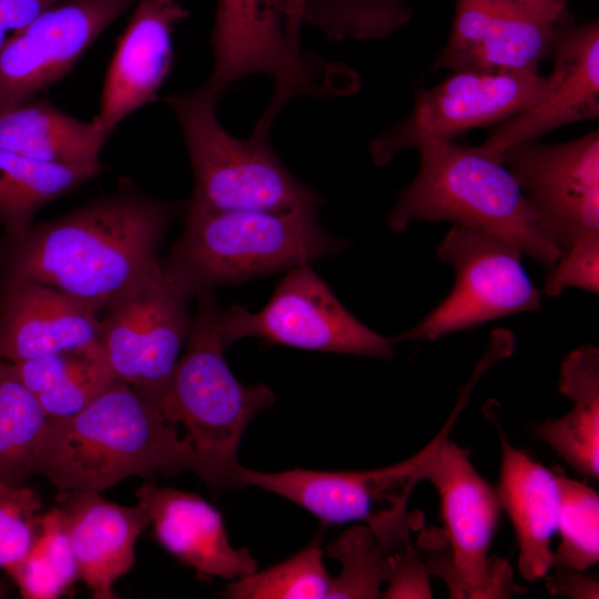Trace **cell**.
Here are the masks:
<instances>
[{"mask_svg":"<svg viewBox=\"0 0 599 599\" xmlns=\"http://www.w3.org/2000/svg\"><path fill=\"white\" fill-rule=\"evenodd\" d=\"M186 203L126 186L0 240V275L52 287L95 314L163 273L160 244Z\"/></svg>","mask_w":599,"mask_h":599,"instance_id":"6da1fadb","label":"cell"},{"mask_svg":"<svg viewBox=\"0 0 599 599\" xmlns=\"http://www.w3.org/2000/svg\"><path fill=\"white\" fill-rule=\"evenodd\" d=\"M193 469L190 448L143 390L114 380L78 414L48 419L37 475L59 491L101 493L131 477Z\"/></svg>","mask_w":599,"mask_h":599,"instance_id":"7a4b0ae2","label":"cell"},{"mask_svg":"<svg viewBox=\"0 0 599 599\" xmlns=\"http://www.w3.org/2000/svg\"><path fill=\"white\" fill-rule=\"evenodd\" d=\"M189 339L171 377L152 398L190 448L193 469L213 489L243 487L241 438L255 416L273 405L263 384H241L224 358L222 308L211 292L196 296Z\"/></svg>","mask_w":599,"mask_h":599,"instance_id":"3957f363","label":"cell"},{"mask_svg":"<svg viewBox=\"0 0 599 599\" xmlns=\"http://www.w3.org/2000/svg\"><path fill=\"white\" fill-rule=\"evenodd\" d=\"M416 150L417 174L387 215L393 231L453 222L509 241L545 270L557 264L561 251L501 162L454 140L427 139Z\"/></svg>","mask_w":599,"mask_h":599,"instance_id":"277c9868","label":"cell"},{"mask_svg":"<svg viewBox=\"0 0 599 599\" xmlns=\"http://www.w3.org/2000/svg\"><path fill=\"white\" fill-rule=\"evenodd\" d=\"M185 211L183 233L161 265L192 298L309 264L344 245L321 226L317 209L212 212L186 204Z\"/></svg>","mask_w":599,"mask_h":599,"instance_id":"5b68a950","label":"cell"},{"mask_svg":"<svg viewBox=\"0 0 599 599\" xmlns=\"http://www.w3.org/2000/svg\"><path fill=\"white\" fill-rule=\"evenodd\" d=\"M163 100L179 123L194 175L187 206L285 213L323 203L285 167L268 134L240 139L222 125L216 114L221 99L205 82Z\"/></svg>","mask_w":599,"mask_h":599,"instance_id":"8992f818","label":"cell"},{"mask_svg":"<svg viewBox=\"0 0 599 599\" xmlns=\"http://www.w3.org/2000/svg\"><path fill=\"white\" fill-rule=\"evenodd\" d=\"M210 45L213 68L205 83L220 99L245 77L272 80V98L252 131L256 134H268L283 108L297 97L331 99L352 88L342 65L292 50L284 0H217Z\"/></svg>","mask_w":599,"mask_h":599,"instance_id":"52a82bcc","label":"cell"},{"mask_svg":"<svg viewBox=\"0 0 599 599\" xmlns=\"http://www.w3.org/2000/svg\"><path fill=\"white\" fill-rule=\"evenodd\" d=\"M423 480L439 494L448 550L429 559V573L446 582L451 598L514 593L508 562L489 556L500 512L497 491L477 473L467 453L447 437L427 463Z\"/></svg>","mask_w":599,"mask_h":599,"instance_id":"ba28073f","label":"cell"},{"mask_svg":"<svg viewBox=\"0 0 599 599\" xmlns=\"http://www.w3.org/2000/svg\"><path fill=\"white\" fill-rule=\"evenodd\" d=\"M521 251L507 240L454 224L437 256L455 272L448 296L396 343L435 341L444 335L526 311L541 309V292L521 264Z\"/></svg>","mask_w":599,"mask_h":599,"instance_id":"9c48e42d","label":"cell"},{"mask_svg":"<svg viewBox=\"0 0 599 599\" xmlns=\"http://www.w3.org/2000/svg\"><path fill=\"white\" fill-rule=\"evenodd\" d=\"M222 342L258 337L290 347L392 359L393 337L358 321L332 293L309 264L287 271L267 304L252 313L240 305L222 309Z\"/></svg>","mask_w":599,"mask_h":599,"instance_id":"30bf717a","label":"cell"},{"mask_svg":"<svg viewBox=\"0 0 599 599\" xmlns=\"http://www.w3.org/2000/svg\"><path fill=\"white\" fill-rule=\"evenodd\" d=\"M544 84L536 70L450 72L437 85L418 91L412 111L370 141V158L383 166L427 139L454 140L496 125L532 104Z\"/></svg>","mask_w":599,"mask_h":599,"instance_id":"8fae6325","label":"cell"},{"mask_svg":"<svg viewBox=\"0 0 599 599\" xmlns=\"http://www.w3.org/2000/svg\"><path fill=\"white\" fill-rule=\"evenodd\" d=\"M497 161L514 176L562 254L599 231L598 130L557 144L518 143Z\"/></svg>","mask_w":599,"mask_h":599,"instance_id":"7c38bea8","label":"cell"},{"mask_svg":"<svg viewBox=\"0 0 599 599\" xmlns=\"http://www.w3.org/2000/svg\"><path fill=\"white\" fill-rule=\"evenodd\" d=\"M191 300L163 272L103 313L99 343L115 380L151 397L165 386L190 336Z\"/></svg>","mask_w":599,"mask_h":599,"instance_id":"4fadbf2b","label":"cell"},{"mask_svg":"<svg viewBox=\"0 0 599 599\" xmlns=\"http://www.w3.org/2000/svg\"><path fill=\"white\" fill-rule=\"evenodd\" d=\"M139 0H64L14 33L0 50V111L34 99Z\"/></svg>","mask_w":599,"mask_h":599,"instance_id":"5bb4252c","label":"cell"},{"mask_svg":"<svg viewBox=\"0 0 599 599\" xmlns=\"http://www.w3.org/2000/svg\"><path fill=\"white\" fill-rule=\"evenodd\" d=\"M552 70L538 99L491 129L475 149L495 160L509 146L539 140L565 125L599 118V22L572 23L554 31Z\"/></svg>","mask_w":599,"mask_h":599,"instance_id":"9a60e30c","label":"cell"},{"mask_svg":"<svg viewBox=\"0 0 599 599\" xmlns=\"http://www.w3.org/2000/svg\"><path fill=\"white\" fill-rule=\"evenodd\" d=\"M557 23L514 0H455V14L435 70H536L551 58Z\"/></svg>","mask_w":599,"mask_h":599,"instance_id":"2e32d148","label":"cell"},{"mask_svg":"<svg viewBox=\"0 0 599 599\" xmlns=\"http://www.w3.org/2000/svg\"><path fill=\"white\" fill-rule=\"evenodd\" d=\"M243 486H256L305 508L325 524L365 521L376 530L400 515L384 512L383 502L406 510L415 486L402 463L367 471L291 469L263 473L242 467Z\"/></svg>","mask_w":599,"mask_h":599,"instance_id":"e0dca14e","label":"cell"},{"mask_svg":"<svg viewBox=\"0 0 599 599\" xmlns=\"http://www.w3.org/2000/svg\"><path fill=\"white\" fill-rule=\"evenodd\" d=\"M189 16L176 0L138 1L118 41L93 118L108 136L125 118L159 100L174 61L173 32Z\"/></svg>","mask_w":599,"mask_h":599,"instance_id":"ac0fdd59","label":"cell"},{"mask_svg":"<svg viewBox=\"0 0 599 599\" xmlns=\"http://www.w3.org/2000/svg\"><path fill=\"white\" fill-rule=\"evenodd\" d=\"M100 318L42 284L0 275V358L20 363L99 342Z\"/></svg>","mask_w":599,"mask_h":599,"instance_id":"d6986e66","label":"cell"},{"mask_svg":"<svg viewBox=\"0 0 599 599\" xmlns=\"http://www.w3.org/2000/svg\"><path fill=\"white\" fill-rule=\"evenodd\" d=\"M57 506L63 511L80 580L93 599H118L115 581L135 564V544L151 524L144 505L122 506L97 491L60 490Z\"/></svg>","mask_w":599,"mask_h":599,"instance_id":"ffe728a7","label":"cell"},{"mask_svg":"<svg viewBox=\"0 0 599 599\" xmlns=\"http://www.w3.org/2000/svg\"><path fill=\"white\" fill-rule=\"evenodd\" d=\"M135 496L148 510L159 544L201 579H240L256 571L245 548L232 547L221 514L201 496L143 484Z\"/></svg>","mask_w":599,"mask_h":599,"instance_id":"44dd1931","label":"cell"},{"mask_svg":"<svg viewBox=\"0 0 599 599\" xmlns=\"http://www.w3.org/2000/svg\"><path fill=\"white\" fill-rule=\"evenodd\" d=\"M499 438L498 500L515 530L519 573L528 581H537L554 567L551 540L557 531L560 498L557 474L512 447L500 429Z\"/></svg>","mask_w":599,"mask_h":599,"instance_id":"7402d4cb","label":"cell"},{"mask_svg":"<svg viewBox=\"0 0 599 599\" xmlns=\"http://www.w3.org/2000/svg\"><path fill=\"white\" fill-rule=\"evenodd\" d=\"M97 121L73 118L45 100L0 111V149L42 162L97 165L108 140Z\"/></svg>","mask_w":599,"mask_h":599,"instance_id":"603a6c76","label":"cell"},{"mask_svg":"<svg viewBox=\"0 0 599 599\" xmlns=\"http://www.w3.org/2000/svg\"><path fill=\"white\" fill-rule=\"evenodd\" d=\"M558 389L572 402L557 419L539 423L534 430L578 474L599 476V351L586 344L570 352L560 365Z\"/></svg>","mask_w":599,"mask_h":599,"instance_id":"cb8c5ba5","label":"cell"},{"mask_svg":"<svg viewBox=\"0 0 599 599\" xmlns=\"http://www.w3.org/2000/svg\"><path fill=\"white\" fill-rule=\"evenodd\" d=\"M97 165L42 162L0 149V224L8 241L22 237L37 212L103 171Z\"/></svg>","mask_w":599,"mask_h":599,"instance_id":"d4e9b609","label":"cell"},{"mask_svg":"<svg viewBox=\"0 0 599 599\" xmlns=\"http://www.w3.org/2000/svg\"><path fill=\"white\" fill-rule=\"evenodd\" d=\"M48 418L14 364L0 358V483L21 486L37 475Z\"/></svg>","mask_w":599,"mask_h":599,"instance_id":"484cf974","label":"cell"},{"mask_svg":"<svg viewBox=\"0 0 599 599\" xmlns=\"http://www.w3.org/2000/svg\"><path fill=\"white\" fill-rule=\"evenodd\" d=\"M7 573L27 599H57L80 580L63 511L58 507L39 515L28 552Z\"/></svg>","mask_w":599,"mask_h":599,"instance_id":"4316f807","label":"cell"},{"mask_svg":"<svg viewBox=\"0 0 599 599\" xmlns=\"http://www.w3.org/2000/svg\"><path fill=\"white\" fill-rule=\"evenodd\" d=\"M410 0H305L303 19L329 40H380L413 17Z\"/></svg>","mask_w":599,"mask_h":599,"instance_id":"83f0119b","label":"cell"},{"mask_svg":"<svg viewBox=\"0 0 599 599\" xmlns=\"http://www.w3.org/2000/svg\"><path fill=\"white\" fill-rule=\"evenodd\" d=\"M332 577L317 541L268 569L230 582L222 596L230 599L327 598Z\"/></svg>","mask_w":599,"mask_h":599,"instance_id":"f1b7e54d","label":"cell"},{"mask_svg":"<svg viewBox=\"0 0 599 599\" xmlns=\"http://www.w3.org/2000/svg\"><path fill=\"white\" fill-rule=\"evenodd\" d=\"M560 544L554 551L557 569L585 571L599 561V496L589 486L557 475Z\"/></svg>","mask_w":599,"mask_h":599,"instance_id":"f546056e","label":"cell"},{"mask_svg":"<svg viewBox=\"0 0 599 599\" xmlns=\"http://www.w3.org/2000/svg\"><path fill=\"white\" fill-rule=\"evenodd\" d=\"M327 555L342 564L331 579L327 598H378L384 582L386 550L368 526L345 530L327 548Z\"/></svg>","mask_w":599,"mask_h":599,"instance_id":"4dcf8cb0","label":"cell"},{"mask_svg":"<svg viewBox=\"0 0 599 599\" xmlns=\"http://www.w3.org/2000/svg\"><path fill=\"white\" fill-rule=\"evenodd\" d=\"M114 380L106 355L95 342L60 383L35 397L48 419L68 418L85 408Z\"/></svg>","mask_w":599,"mask_h":599,"instance_id":"1f68e13d","label":"cell"},{"mask_svg":"<svg viewBox=\"0 0 599 599\" xmlns=\"http://www.w3.org/2000/svg\"><path fill=\"white\" fill-rule=\"evenodd\" d=\"M42 506L38 491L0 483V569L7 571L28 552Z\"/></svg>","mask_w":599,"mask_h":599,"instance_id":"d6a6232c","label":"cell"},{"mask_svg":"<svg viewBox=\"0 0 599 599\" xmlns=\"http://www.w3.org/2000/svg\"><path fill=\"white\" fill-rule=\"evenodd\" d=\"M567 287L599 292V231L579 238L549 271L544 292L558 296Z\"/></svg>","mask_w":599,"mask_h":599,"instance_id":"836d02e7","label":"cell"},{"mask_svg":"<svg viewBox=\"0 0 599 599\" xmlns=\"http://www.w3.org/2000/svg\"><path fill=\"white\" fill-rule=\"evenodd\" d=\"M429 570L418 550L406 544L385 555L383 598H432Z\"/></svg>","mask_w":599,"mask_h":599,"instance_id":"e575fe53","label":"cell"},{"mask_svg":"<svg viewBox=\"0 0 599 599\" xmlns=\"http://www.w3.org/2000/svg\"><path fill=\"white\" fill-rule=\"evenodd\" d=\"M90 345L14 363V367L21 382L37 396L60 383Z\"/></svg>","mask_w":599,"mask_h":599,"instance_id":"d590c367","label":"cell"},{"mask_svg":"<svg viewBox=\"0 0 599 599\" xmlns=\"http://www.w3.org/2000/svg\"><path fill=\"white\" fill-rule=\"evenodd\" d=\"M64 0H0V50L18 31Z\"/></svg>","mask_w":599,"mask_h":599,"instance_id":"8d00e7d4","label":"cell"},{"mask_svg":"<svg viewBox=\"0 0 599 599\" xmlns=\"http://www.w3.org/2000/svg\"><path fill=\"white\" fill-rule=\"evenodd\" d=\"M583 571L568 569H557L548 577L547 589L554 595L567 596L578 599L598 598V582L590 576L583 575Z\"/></svg>","mask_w":599,"mask_h":599,"instance_id":"74e56055","label":"cell"},{"mask_svg":"<svg viewBox=\"0 0 599 599\" xmlns=\"http://www.w3.org/2000/svg\"><path fill=\"white\" fill-rule=\"evenodd\" d=\"M284 3L286 40L294 52L302 54L301 32L305 0H284Z\"/></svg>","mask_w":599,"mask_h":599,"instance_id":"f35d334b","label":"cell"},{"mask_svg":"<svg viewBox=\"0 0 599 599\" xmlns=\"http://www.w3.org/2000/svg\"><path fill=\"white\" fill-rule=\"evenodd\" d=\"M540 16L560 23L568 19V0H514Z\"/></svg>","mask_w":599,"mask_h":599,"instance_id":"ab89813d","label":"cell"},{"mask_svg":"<svg viewBox=\"0 0 599 599\" xmlns=\"http://www.w3.org/2000/svg\"><path fill=\"white\" fill-rule=\"evenodd\" d=\"M10 591L11 585L9 583V581L0 577V599L7 598Z\"/></svg>","mask_w":599,"mask_h":599,"instance_id":"60d3db41","label":"cell"}]
</instances>
